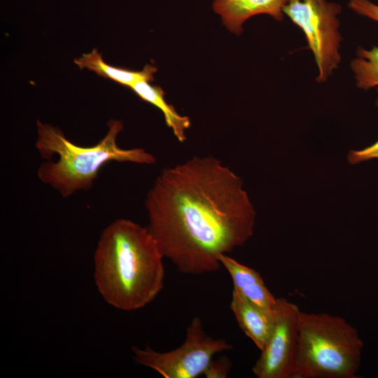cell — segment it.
<instances>
[{
  "label": "cell",
  "instance_id": "obj_9",
  "mask_svg": "<svg viewBox=\"0 0 378 378\" xmlns=\"http://www.w3.org/2000/svg\"><path fill=\"white\" fill-rule=\"evenodd\" d=\"M230 309L238 326L261 351L270 340L274 327V309H265L243 298L233 289Z\"/></svg>",
  "mask_w": 378,
  "mask_h": 378
},
{
  "label": "cell",
  "instance_id": "obj_4",
  "mask_svg": "<svg viewBox=\"0 0 378 378\" xmlns=\"http://www.w3.org/2000/svg\"><path fill=\"white\" fill-rule=\"evenodd\" d=\"M363 348L344 318L300 312L293 378H355Z\"/></svg>",
  "mask_w": 378,
  "mask_h": 378
},
{
  "label": "cell",
  "instance_id": "obj_8",
  "mask_svg": "<svg viewBox=\"0 0 378 378\" xmlns=\"http://www.w3.org/2000/svg\"><path fill=\"white\" fill-rule=\"evenodd\" d=\"M287 3V0H214L213 8L220 15L223 25L239 35L243 23L253 15L267 14L281 20Z\"/></svg>",
  "mask_w": 378,
  "mask_h": 378
},
{
  "label": "cell",
  "instance_id": "obj_11",
  "mask_svg": "<svg viewBox=\"0 0 378 378\" xmlns=\"http://www.w3.org/2000/svg\"><path fill=\"white\" fill-rule=\"evenodd\" d=\"M74 62L81 69L93 71L100 76L129 88L141 80L153 81V74L157 71V68L150 64L146 65L140 71L112 66L103 60L102 55L96 49L90 53L83 54L76 59Z\"/></svg>",
  "mask_w": 378,
  "mask_h": 378
},
{
  "label": "cell",
  "instance_id": "obj_3",
  "mask_svg": "<svg viewBox=\"0 0 378 378\" xmlns=\"http://www.w3.org/2000/svg\"><path fill=\"white\" fill-rule=\"evenodd\" d=\"M38 136L35 144L42 158L48 160L38 167L37 176L43 183L56 190L63 197L80 190H90L101 169L111 162L152 164L156 159L141 148L124 149L118 146L117 136L123 129L118 120L108 122V132L92 146H80L69 140L63 132L50 124L36 122Z\"/></svg>",
  "mask_w": 378,
  "mask_h": 378
},
{
  "label": "cell",
  "instance_id": "obj_16",
  "mask_svg": "<svg viewBox=\"0 0 378 378\" xmlns=\"http://www.w3.org/2000/svg\"><path fill=\"white\" fill-rule=\"evenodd\" d=\"M376 103L378 106V98ZM374 158H378V140L374 144L362 150H351L348 154V160L352 164Z\"/></svg>",
  "mask_w": 378,
  "mask_h": 378
},
{
  "label": "cell",
  "instance_id": "obj_13",
  "mask_svg": "<svg viewBox=\"0 0 378 378\" xmlns=\"http://www.w3.org/2000/svg\"><path fill=\"white\" fill-rule=\"evenodd\" d=\"M351 67L358 88L368 90L378 86V47L370 50L358 48Z\"/></svg>",
  "mask_w": 378,
  "mask_h": 378
},
{
  "label": "cell",
  "instance_id": "obj_6",
  "mask_svg": "<svg viewBox=\"0 0 378 378\" xmlns=\"http://www.w3.org/2000/svg\"><path fill=\"white\" fill-rule=\"evenodd\" d=\"M341 6L326 0H292L283 12L304 31L318 69V82H324L340 61L341 36L337 15Z\"/></svg>",
  "mask_w": 378,
  "mask_h": 378
},
{
  "label": "cell",
  "instance_id": "obj_2",
  "mask_svg": "<svg viewBox=\"0 0 378 378\" xmlns=\"http://www.w3.org/2000/svg\"><path fill=\"white\" fill-rule=\"evenodd\" d=\"M163 258L147 227L129 219L114 220L103 230L94 252L99 293L120 310L145 307L163 288Z\"/></svg>",
  "mask_w": 378,
  "mask_h": 378
},
{
  "label": "cell",
  "instance_id": "obj_5",
  "mask_svg": "<svg viewBox=\"0 0 378 378\" xmlns=\"http://www.w3.org/2000/svg\"><path fill=\"white\" fill-rule=\"evenodd\" d=\"M232 349L225 339H214L204 330L199 317H194L186 330L183 343L176 349L158 352L149 346L132 347L136 364L158 372L164 378H195L204 374L214 356Z\"/></svg>",
  "mask_w": 378,
  "mask_h": 378
},
{
  "label": "cell",
  "instance_id": "obj_1",
  "mask_svg": "<svg viewBox=\"0 0 378 378\" xmlns=\"http://www.w3.org/2000/svg\"><path fill=\"white\" fill-rule=\"evenodd\" d=\"M145 208L147 227L161 253L186 274L218 270L219 255L244 245L255 222L242 180L212 156L163 169Z\"/></svg>",
  "mask_w": 378,
  "mask_h": 378
},
{
  "label": "cell",
  "instance_id": "obj_10",
  "mask_svg": "<svg viewBox=\"0 0 378 378\" xmlns=\"http://www.w3.org/2000/svg\"><path fill=\"white\" fill-rule=\"evenodd\" d=\"M218 259L230 274L234 290L247 300L265 309H274L277 298L270 293L256 270L241 264L227 254L220 255Z\"/></svg>",
  "mask_w": 378,
  "mask_h": 378
},
{
  "label": "cell",
  "instance_id": "obj_7",
  "mask_svg": "<svg viewBox=\"0 0 378 378\" xmlns=\"http://www.w3.org/2000/svg\"><path fill=\"white\" fill-rule=\"evenodd\" d=\"M300 311L284 298L276 300L272 335L252 368L258 378H293Z\"/></svg>",
  "mask_w": 378,
  "mask_h": 378
},
{
  "label": "cell",
  "instance_id": "obj_15",
  "mask_svg": "<svg viewBox=\"0 0 378 378\" xmlns=\"http://www.w3.org/2000/svg\"><path fill=\"white\" fill-rule=\"evenodd\" d=\"M348 6L358 15L378 22V5L370 0H350Z\"/></svg>",
  "mask_w": 378,
  "mask_h": 378
},
{
  "label": "cell",
  "instance_id": "obj_12",
  "mask_svg": "<svg viewBox=\"0 0 378 378\" xmlns=\"http://www.w3.org/2000/svg\"><path fill=\"white\" fill-rule=\"evenodd\" d=\"M149 82L141 80L134 83L130 88L142 100L156 106L162 112L167 127L172 130L179 142H183L186 139V130L190 125V118L178 114L172 105L166 102L162 89L150 85Z\"/></svg>",
  "mask_w": 378,
  "mask_h": 378
},
{
  "label": "cell",
  "instance_id": "obj_17",
  "mask_svg": "<svg viewBox=\"0 0 378 378\" xmlns=\"http://www.w3.org/2000/svg\"><path fill=\"white\" fill-rule=\"evenodd\" d=\"M287 1H288H288H292V0H287Z\"/></svg>",
  "mask_w": 378,
  "mask_h": 378
},
{
  "label": "cell",
  "instance_id": "obj_14",
  "mask_svg": "<svg viewBox=\"0 0 378 378\" xmlns=\"http://www.w3.org/2000/svg\"><path fill=\"white\" fill-rule=\"evenodd\" d=\"M232 368V363L227 356H221L217 360H212L204 375L206 378H225Z\"/></svg>",
  "mask_w": 378,
  "mask_h": 378
}]
</instances>
